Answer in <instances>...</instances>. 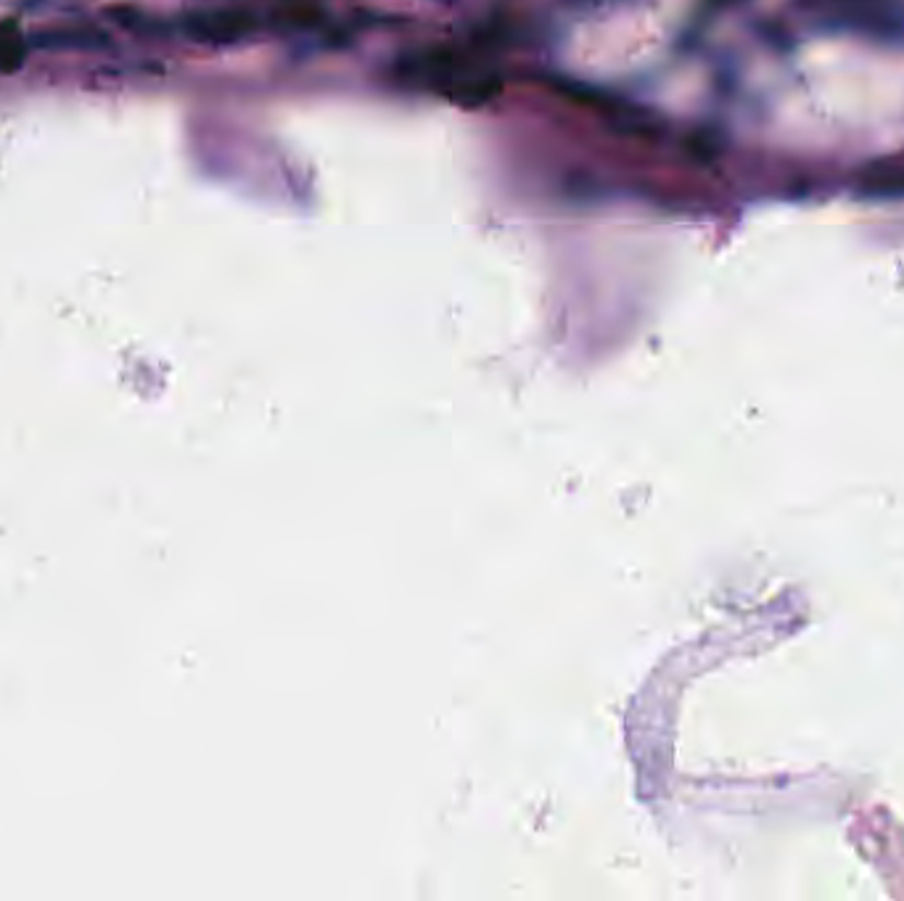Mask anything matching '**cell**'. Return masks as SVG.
Masks as SVG:
<instances>
[{"instance_id":"cell-4","label":"cell","mask_w":904,"mask_h":901,"mask_svg":"<svg viewBox=\"0 0 904 901\" xmlns=\"http://www.w3.org/2000/svg\"><path fill=\"white\" fill-rule=\"evenodd\" d=\"M873 188L876 190H904V168L889 172V175H878Z\"/></svg>"},{"instance_id":"cell-1","label":"cell","mask_w":904,"mask_h":901,"mask_svg":"<svg viewBox=\"0 0 904 901\" xmlns=\"http://www.w3.org/2000/svg\"><path fill=\"white\" fill-rule=\"evenodd\" d=\"M257 30V16L246 9H209L183 19V32L204 46H233Z\"/></svg>"},{"instance_id":"cell-3","label":"cell","mask_w":904,"mask_h":901,"mask_svg":"<svg viewBox=\"0 0 904 901\" xmlns=\"http://www.w3.org/2000/svg\"><path fill=\"white\" fill-rule=\"evenodd\" d=\"M27 41H24L16 22L0 24V74H11L22 69L24 59H27Z\"/></svg>"},{"instance_id":"cell-2","label":"cell","mask_w":904,"mask_h":901,"mask_svg":"<svg viewBox=\"0 0 904 901\" xmlns=\"http://www.w3.org/2000/svg\"><path fill=\"white\" fill-rule=\"evenodd\" d=\"M35 43L40 48H67V50H93L109 46V37L98 30H48L35 35Z\"/></svg>"}]
</instances>
